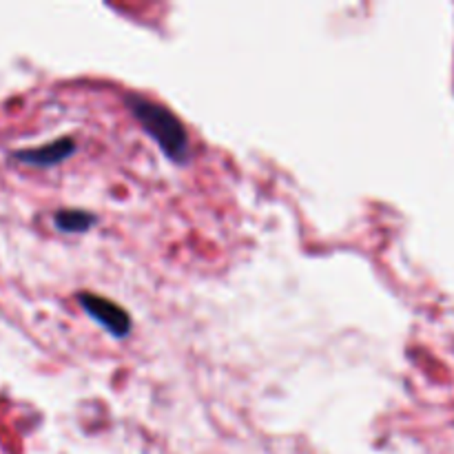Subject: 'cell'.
Masks as SVG:
<instances>
[{"label": "cell", "mask_w": 454, "mask_h": 454, "mask_svg": "<svg viewBox=\"0 0 454 454\" xmlns=\"http://www.w3.org/2000/svg\"><path fill=\"white\" fill-rule=\"evenodd\" d=\"M124 102L142 129L155 140V145L162 149L168 160L187 164V160L191 158V142L187 129H184V124L173 111H168L164 105L153 102L140 93H126Z\"/></svg>", "instance_id": "cell-1"}, {"label": "cell", "mask_w": 454, "mask_h": 454, "mask_svg": "<svg viewBox=\"0 0 454 454\" xmlns=\"http://www.w3.org/2000/svg\"><path fill=\"white\" fill-rule=\"evenodd\" d=\"M78 304L82 306L84 313H87L95 323H100L102 328L109 331L113 337L122 339L133 328L131 315L126 313L122 306H118L116 302L107 300V297L93 295V293H80Z\"/></svg>", "instance_id": "cell-2"}, {"label": "cell", "mask_w": 454, "mask_h": 454, "mask_svg": "<svg viewBox=\"0 0 454 454\" xmlns=\"http://www.w3.org/2000/svg\"><path fill=\"white\" fill-rule=\"evenodd\" d=\"M76 151V140L74 138H58L49 142L45 147H36V149H20L13 153V158L22 164L29 166H55L62 160H67L71 153Z\"/></svg>", "instance_id": "cell-3"}, {"label": "cell", "mask_w": 454, "mask_h": 454, "mask_svg": "<svg viewBox=\"0 0 454 454\" xmlns=\"http://www.w3.org/2000/svg\"><path fill=\"white\" fill-rule=\"evenodd\" d=\"M53 224L62 233H84L98 224V215L82 208H62L53 215Z\"/></svg>", "instance_id": "cell-4"}]
</instances>
